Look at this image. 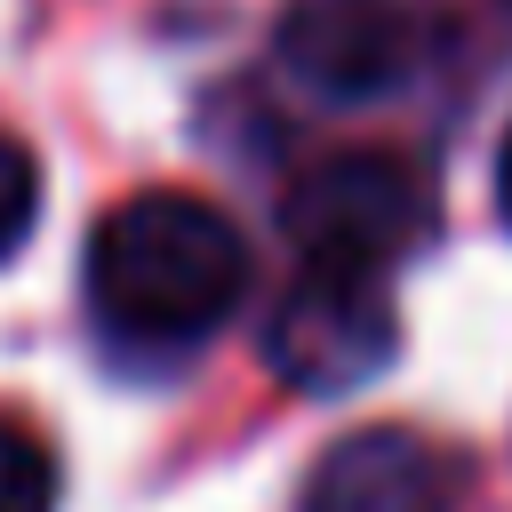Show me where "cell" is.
I'll return each instance as SVG.
<instances>
[{"mask_svg": "<svg viewBox=\"0 0 512 512\" xmlns=\"http://www.w3.org/2000/svg\"><path fill=\"white\" fill-rule=\"evenodd\" d=\"M32 216H40V160L16 136H0V264L24 248Z\"/></svg>", "mask_w": 512, "mask_h": 512, "instance_id": "cell-7", "label": "cell"}, {"mask_svg": "<svg viewBox=\"0 0 512 512\" xmlns=\"http://www.w3.org/2000/svg\"><path fill=\"white\" fill-rule=\"evenodd\" d=\"M448 40V0H288L280 64L328 104H384Z\"/></svg>", "mask_w": 512, "mask_h": 512, "instance_id": "cell-3", "label": "cell"}, {"mask_svg": "<svg viewBox=\"0 0 512 512\" xmlns=\"http://www.w3.org/2000/svg\"><path fill=\"white\" fill-rule=\"evenodd\" d=\"M456 496L464 464L408 424L344 432L304 480V512H456Z\"/></svg>", "mask_w": 512, "mask_h": 512, "instance_id": "cell-5", "label": "cell"}, {"mask_svg": "<svg viewBox=\"0 0 512 512\" xmlns=\"http://www.w3.org/2000/svg\"><path fill=\"white\" fill-rule=\"evenodd\" d=\"M280 232L296 264L392 280V264L432 240V176L408 152H328L288 184Z\"/></svg>", "mask_w": 512, "mask_h": 512, "instance_id": "cell-2", "label": "cell"}, {"mask_svg": "<svg viewBox=\"0 0 512 512\" xmlns=\"http://www.w3.org/2000/svg\"><path fill=\"white\" fill-rule=\"evenodd\" d=\"M400 352V312L392 288L376 272H328V264H296L288 296L264 320V368L312 400L360 392L368 376H384Z\"/></svg>", "mask_w": 512, "mask_h": 512, "instance_id": "cell-4", "label": "cell"}, {"mask_svg": "<svg viewBox=\"0 0 512 512\" xmlns=\"http://www.w3.org/2000/svg\"><path fill=\"white\" fill-rule=\"evenodd\" d=\"M496 208H504V224H512V128H504V152H496Z\"/></svg>", "mask_w": 512, "mask_h": 512, "instance_id": "cell-8", "label": "cell"}, {"mask_svg": "<svg viewBox=\"0 0 512 512\" xmlns=\"http://www.w3.org/2000/svg\"><path fill=\"white\" fill-rule=\"evenodd\" d=\"M248 288L240 224L200 192H128L88 240V304L104 336L144 352H184L232 320Z\"/></svg>", "mask_w": 512, "mask_h": 512, "instance_id": "cell-1", "label": "cell"}, {"mask_svg": "<svg viewBox=\"0 0 512 512\" xmlns=\"http://www.w3.org/2000/svg\"><path fill=\"white\" fill-rule=\"evenodd\" d=\"M0 512H56V456L40 432L0 416Z\"/></svg>", "mask_w": 512, "mask_h": 512, "instance_id": "cell-6", "label": "cell"}]
</instances>
